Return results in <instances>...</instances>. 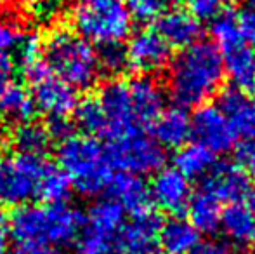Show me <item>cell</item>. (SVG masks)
Listing matches in <instances>:
<instances>
[{"label": "cell", "instance_id": "cell-1", "mask_svg": "<svg viewBox=\"0 0 255 254\" xmlns=\"http://www.w3.org/2000/svg\"><path fill=\"white\" fill-rule=\"evenodd\" d=\"M224 77L221 51L212 42L196 40L170 59L168 91L177 106H200L221 91Z\"/></svg>", "mask_w": 255, "mask_h": 254}, {"label": "cell", "instance_id": "cell-2", "mask_svg": "<svg viewBox=\"0 0 255 254\" xmlns=\"http://www.w3.org/2000/svg\"><path fill=\"white\" fill-rule=\"evenodd\" d=\"M70 181L44 155L16 152L0 159V202L28 204L35 199L63 202L70 193Z\"/></svg>", "mask_w": 255, "mask_h": 254}, {"label": "cell", "instance_id": "cell-3", "mask_svg": "<svg viewBox=\"0 0 255 254\" xmlns=\"http://www.w3.org/2000/svg\"><path fill=\"white\" fill-rule=\"evenodd\" d=\"M84 218L66 202H28L14 211L9 230L21 246L56 249L77 239Z\"/></svg>", "mask_w": 255, "mask_h": 254}, {"label": "cell", "instance_id": "cell-4", "mask_svg": "<svg viewBox=\"0 0 255 254\" xmlns=\"http://www.w3.org/2000/svg\"><path fill=\"white\" fill-rule=\"evenodd\" d=\"M59 169L70 185L82 195H98L104 192L113 178V164L96 136L66 134L57 146Z\"/></svg>", "mask_w": 255, "mask_h": 254}, {"label": "cell", "instance_id": "cell-5", "mask_svg": "<svg viewBox=\"0 0 255 254\" xmlns=\"http://www.w3.org/2000/svg\"><path fill=\"white\" fill-rule=\"evenodd\" d=\"M44 61L73 89H91L103 71L94 44L66 28L54 30L44 42Z\"/></svg>", "mask_w": 255, "mask_h": 254}, {"label": "cell", "instance_id": "cell-6", "mask_svg": "<svg viewBox=\"0 0 255 254\" xmlns=\"http://www.w3.org/2000/svg\"><path fill=\"white\" fill-rule=\"evenodd\" d=\"M132 19L130 10L122 0L80 3L73 14L77 33L101 47L122 44L130 37Z\"/></svg>", "mask_w": 255, "mask_h": 254}, {"label": "cell", "instance_id": "cell-7", "mask_svg": "<svg viewBox=\"0 0 255 254\" xmlns=\"http://www.w3.org/2000/svg\"><path fill=\"white\" fill-rule=\"evenodd\" d=\"M108 155L113 167H118L122 173L135 174V176L154 174L161 167H165V159H167L163 146L144 132H134L111 139Z\"/></svg>", "mask_w": 255, "mask_h": 254}, {"label": "cell", "instance_id": "cell-8", "mask_svg": "<svg viewBox=\"0 0 255 254\" xmlns=\"http://www.w3.org/2000/svg\"><path fill=\"white\" fill-rule=\"evenodd\" d=\"M28 78L31 82L30 94L35 110L47 117L51 122H64L66 117L75 112L78 105L77 89L54 75L47 64L30 71Z\"/></svg>", "mask_w": 255, "mask_h": 254}, {"label": "cell", "instance_id": "cell-9", "mask_svg": "<svg viewBox=\"0 0 255 254\" xmlns=\"http://www.w3.org/2000/svg\"><path fill=\"white\" fill-rule=\"evenodd\" d=\"M127 66L141 75H154L168 68L172 59V47L161 38L156 30L135 31L125 47Z\"/></svg>", "mask_w": 255, "mask_h": 254}, {"label": "cell", "instance_id": "cell-10", "mask_svg": "<svg viewBox=\"0 0 255 254\" xmlns=\"http://www.w3.org/2000/svg\"><path fill=\"white\" fill-rule=\"evenodd\" d=\"M191 136L212 153L229 152L238 139L229 119L217 105H200L191 117Z\"/></svg>", "mask_w": 255, "mask_h": 254}, {"label": "cell", "instance_id": "cell-11", "mask_svg": "<svg viewBox=\"0 0 255 254\" xmlns=\"http://www.w3.org/2000/svg\"><path fill=\"white\" fill-rule=\"evenodd\" d=\"M161 220L151 209L134 214L130 223L124 225L118 234L120 254H165L158 241Z\"/></svg>", "mask_w": 255, "mask_h": 254}, {"label": "cell", "instance_id": "cell-12", "mask_svg": "<svg viewBox=\"0 0 255 254\" xmlns=\"http://www.w3.org/2000/svg\"><path fill=\"white\" fill-rule=\"evenodd\" d=\"M149 195L151 202L156 204L161 211L177 216L186 209L191 199V185L188 178L175 167H161L154 173Z\"/></svg>", "mask_w": 255, "mask_h": 254}, {"label": "cell", "instance_id": "cell-13", "mask_svg": "<svg viewBox=\"0 0 255 254\" xmlns=\"http://www.w3.org/2000/svg\"><path fill=\"white\" fill-rule=\"evenodd\" d=\"M154 30L161 35L170 47L184 49L188 45L200 40L202 35V23L182 7H170L156 17Z\"/></svg>", "mask_w": 255, "mask_h": 254}, {"label": "cell", "instance_id": "cell-14", "mask_svg": "<svg viewBox=\"0 0 255 254\" xmlns=\"http://www.w3.org/2000/svg\"><path fill=\"white\" fill-rule=\"evenodd\" d=\"M208 192H212L219 200L226 202H240L247 199L249 192L252 190L250 178L240 166L231 164H215L210 173L205 176V185Z\"/></svg>", "mask_w": 255, "mask_h": 254}, {"label": "cell", "instance_id": "cell-15", "mask_svg": "<svg viewBox=\"0 0 255 254\" xmlns=\"http://www.w3.org/2000/svg\"><path fill=\"white\" fill-rule=\"evenodd\" d=\"M127 84L130 89L132 103H134L135 115H137L141 127L144 129L151 126L165 105L161 85L149 75H139V77L128 78Z\"/></svg>", "mask_w": 255, "mask_h": 254}, {"label": "cell", "instance_id": "cell-16", "mask_svg": "<svg viewBox=\"0 0 255 254\" xmlns=\"http://www.w3.org/2000/svg\"><path fill=\"white\" fill-rule=\"evenodd\" d=\"M219 228L231 246L242 249L255 248V214L247 204L231 202L222 209Z\"/></svg>", "mask_w": 255, "mask_h": 254}, {"label": "cell", "instance_id": "cell-17", "mask_svg": "<svg viewBox=\"0 0 255 254\" xmlns=\"http://www.w3.org/2000/svg\"><path fill=\"white\" fill-rule=\"evenodd\" d=\"M217 106L226 113L238 138H255V98L252 94L228 89L221 94Z\"/></svg>", "mask_w": 255, "mask_h": 254}, {"label": "cell", "instance_id": "cell-18", "mask_svg": "<svg viewBox=\"0 0 255 254\" xmlns=\"http://www.w3.org/2000/svg\"><path fill=\"white\" fill-rule=\"evenodd\" d=\"M151 126L154 139L163 148H181L191 138V117L182 106L163 108Z\"/></svg>", "mask_w": 255, "mask_h": 254}, {"label": "cell", "instance_id": "cell-19", "mask_svg": "<svg viewBox=\"0 0 255 254\" xmlns=\"http://www.w3.org/2000/svg\"><path fill=\"white\" fill-rule=\"evenodd\" d=\"M106 190H110L111 199H115L124 211L134 214H141L151 209V195L149 188L141 180V176L128 173L113 174Z\"/></svg>", "mask_w": 255, "mask_h": 254}, {"label": "cell", "instance_id": "cell-20", "mask_svg": "<svg viewBox=\"0 0 255 254\" xmlns=\"http://www.w3.org/2000/svg\"><path fill=\"white\" fill-rule=\"evenodd\" d=\"M224 75H228L233 89L252 94L255 91V49L240 44L222 54Z\"/></svg>", "mask_w": 255, "mask_h": 254}, {"label": "cell", "instance_id": "cell-21", "mask_svg": "<svg viewBox=\"0 0 255 254\" xmlns=\"http://www.w3.org/2000/svg\"><path fill=\"white\" fill-rule=\"evenodd\" d=\"M124 207L115 199H101L91 206L87 213V227L89 234H94L98 237L113 241L118 237L120 230L124 228Z\"/></svg>", "mask_w": 255, "mask_h": 254}, {"label": "cell", "instance_id": "cell-22", "mask_svg": "<svg viewBox=\"0 0 255 254\" xmlns=\"http://www.w3.org/2000/svg\"><path fill=\"white\" fill-rule=\"evenodd\" d=\"M158 241L165 254H189L200 244V232L179 216L161 223Z\"/></svg>", "mask_w": 255, "mask_h": 254}, {"label": "cell", "instance_id": "cell-23", "mask_svg": "<svg viewBox=\"0 0 255 254\" xmlns=\"http://www.w3.org/2000/svg\"><path fill=\"white\" fill-rule=\"evenodd\" d=\"M221 200L208 192L207 188L202 187V190L191 195L188 206L189 214V223L202 234H214L219 230V223H221V214L222 206Z\"/></svg>", "mask_w": 255, "mask_h": 254}, {"label": "cell", "instance_id": "cell-24", "mask_svg": "<svg viewBox=\"0 0 255 254\" xmlns=\"http://www.w3.org/2000/svg\"><path fill=\"white\" fill-rule=\"evenodd\" d=\"M175 153V169L184 174L188 180L205 178L215 166V153H212L207 146L200 143H186Z\"/></svg>", "mask_w": 255, "mask_h": 254}, {"label": "cell", "instance_id": "cell-25", "mask_svg": "<svg viewBox=\"0 0 255 254\" xmlns=\"http://www.w3.org/2000/svg\"><path fill=\"white\" fill-rule=\"evenodd\" d=\"M51 138L52 134L49 127L26 120V122L17 124L16 131L12 132V145L16 152L44 155V152L51 145Z\"/></svg>", "mask_w": 255, "mask_h": 254}, {"label": "cell", "instance_id": "cell-26", "mask_svg": "<svg viewBox=\"0 0 255 254\" xmlns=\"http://www.w3.org/2000/svg\"><path fill=\"white\" fill-rule=\"evenodd\" d=\"M33 112L35 106L30 91H26L21 85L12 84L0 96V117L10 120V122H26L30 120Z\"/></svg>", "mask_w": 255, "mask_h": 254}, {"label": "cell", "instance_id": "cell-27", "mask_svg": "<svg viewBox=\"0 0 255 254\" xmlns=\"http://www.w3.org/2000/svg\"><path fill=\"white\" fill-rule=\"evenodd\" d=\"M210 33L214 42L212 44L221 51V54H224L226 51L236 47V45L243 44L242 31L238 26V19H236L233 14H229L226 10L222 16H219L217 19L212 21Z\"/></svg>", "mask_w": 255, "mask_h": 254}, {"label": "cell", "instance_id": "cell-28", "mask_svg": "<svg viewBox=\"0 0 255 254\" xmlns=\"http://www.w3.org/2000/svg\"><path fill=\"white\" fill-rule=\"evenodd\" d=\"M14 54L19 59V64L23 66V70L26 71V75L30 71L40 68L44 61V44L40 42V38L33 33H23L19 44L16 47Z\"/></svg>", "mask_w": 255, "mask_h": 254}, {"label": "cell", "instance_id": "cell-29", "mask_svg": "<svg viewBox=\"0 0 255 254\" xmlns=\"http://www.w3.org/2000/svg\"><path fill=\"white\" fill-rule=\"evenodd\" d=\"M177 0H127L125 5L128 7L132 17L139 21H153L165 12L167 9L174 7Z\"/></svg>", "mask_w": 255, "mask_h": 254}, {"label": "cell", "instance_id": "cell-30", "mask_svg": "<svg viewBox=\"0 0 255 254\" xmlns=\"http://www.w3.org/2000/svg\"><path fill=\"white\" fill-rule=\"evenodd\" d=\"M23 37V30L16 21L0 16V59H7L16 52V47Z\"/></svg>", "mask_w": 255, "mask_h": 254}, {"label": "cell", "instance_id": "cell-31", "mask_svg": "<svg viewBox=\"0 0 255 254\" xmlns=\"http://www.w3.org/2000/svg\"><path fill=\"white\" fill-rule=\"evenodd\" d=\"M189 12L202 23V21H214L228 10L226 0H189Z\"/></svg>", "mask_w": 255, "mask_h": 254}, {"label": "cell", "instance_id": "cell-32", "mask_svg": "<svg viewBox=\"0 0 255 254\" xmlns=\"http://www.w3.org/2000/svg\"><path fill=\"white\" fill-rule=\"evenodd\" d=\"M99 63L101 70H106L110 73H120L124 68H127V58H125V49L122 44L104 45L99 52Z\"/></svg>", "mask_w": 255, "mask_h": 254}, {"label": "cell", "instance_id": "cell-33", "mask_svg": "<svg viewBox=\"0 0 255 254\" xmlns=\"http://www.w3.org/2000/svg\"><path fill=\"white\" fill-rule=\"evenodd\" d=\"M75 254H115V248L111 241L87 232V235L78 242Z\"/></svg>", "mask_w": 255, "mask_h": 254}, {"label": "cell", "instance_id": "cell-34", "mask_svg": "<svg viewBox=\"0 0 255 254\" xmlns=\"http://www.w3.org/2000/svg\"><path fill=\"white\" fill-rule=\"evenodd\" d=\"M61 16V0H47V2L33 3V17L38 23H52Z\"/></svg>", "mask_w": 255, "mask_h": 254}, {"label": "cell", "instance_id": "cell-35", "mask_svg": "<svg viewBox=\"0 0 255 254\" xmlns=\"http://www.w3.org/2000/svg\"><path fill=\"white\" fill-rule=\"evenodd\" d=\"M236 19H238V26L242 31V38L250 47L255 49V12L245 9Z\"/></svg>", "mask_w": 255, "mask_h": 254}, {"label": "cell", "instance_id": "cell-36", "mask_svg": "<svg viewBox=\"0 0 255 254\" xmlns=\"http://www.w3.org/2000/svg\"><path fill=\"white\" fill-rule=\"evenodd\" d=\"M238 160L240 167L249 174V178L255 180V141L247 143L238 150Z\"/></svg>", "mask_w": 255, "mask_h": 254}, {"label": "cell", "instance_id": "cell-37", "mask_svg": "<svg viewBox=\"0 0 255 254\" xmlns=\"http://www.w3.org/2000/svg\"><path fill=\"white\" fill-rule=\"evenodd\" d=\"M189 254H236V251L229 244H224V242L207 241L200 242Z\"/></svg>", "mask_w": 255, "mask_h": 254}, {"label": "cell", "instance_id": "cell-38", "mask_svg": "<svg viewBox=\"0 0 255 254\" xmlns=\"http://www.w3.org/2000/svg\"><path fill=\"white\" fill-rule=\"evenodd\" d=\"M14 84V71L9 59H0V96Z\"/></svg>", "mask_w": 255, "mask_h": 254}, {"label": "cell", "instance_id": "cell-39", "mask_svg": "<svg viewBox=\"0 0 255 254\" xmlns=\"http://www.w3.org/2000/svg\"><path fill=\"white\" fill-rule=\"evenodd\" d=\"M12 254H59L56 249L49 248H31V246H21L19 249H16Z\"/></svg>", "mask_w": 255, "mask_h": 254}, {"label": "cell", "instance_id": "cell-40", "mask_svg": "<svg viewBox=\"0 0 255 254\" xmlns=\"http://www.w3.org/2000/svg\"><path fill=\"white\" fill-rule=\"evenodd\" d=\"M7 228V214L2 207V202H0V235H3V230Z\"/></svg>", "mask_w": 255, "mask_h": 254}, {"label": "cell", "instance_id": "cell-41", "mask_svg": "<svg viewBox=\"0 0 255 254\" xmlns=\"http://www.w3.org/2000/svg\"><path fill=\"white\" fill-rule=\"evenodd\" d=\"M247 206L250 207V211L255 214V188L249 192V195H247Z\"/></svg>", "mask_w": 255, "mask_h": 254}, {"label": "cell", "instance_id": "cell-42", "mask_svg": "<svg viewBox=\"0 0 255 254\" xmlns=\"http://www.w3.org/2000/svg\"><path fill=\"white\" fill-rule=\"evenodd\" d=\"M5 248H7L5 237H3V235H0V254H5Z\"/></svg>", "mask_w": 255, "mask_h": 254}, {"label": "cell", "instance_id": "cell-43", "mask_svg": "<svg viewBox=\"0 0 255 254\" xmlns=\"http://www.w3.org/2000/svg\"><path fill=\"white\" fill-rule=\"evenodd\" d=\"M245 5L249 10H254L255 12V0H245Z\"/></svg>", "mask_w": 255, "mask_h": 254}, {"label": "cell", "instance_id": "cell-44", "mask_svg": "<svg viewBox=\"0 0 255 254\" xmlns=\"http://www.w3.org/2000/svg\"><path fill=\"white\" fill-rule=\"evenodd\" d=\"M9 3H12V0H0V9H2V7H7Z\"/></svg>", "mask_w": 255, "mask_h": 254}, {"label": "cell", "instance_id": "cell-45", "mask_svg": "<svg viewBox=\"0 0 255 254\" xmlns=\"http://www.w3.org/2000/svg\"><path fill=\"white\" fill-rule=\"evenodd\" d=\"M80 3H92V2H103V0H78Z\"/></svg>", "mask_w": 255, "mask_h": 254}, {"label": "cell", "instance_id": "cell-46", "mask_svg": "<svg viewBox=\"0 0 255 254\" xmlns=\"http://www.w3.org/2000/svg\"><path fill=\"white\" fill-rule=\"evenodd\" d=\"M31 3H37V2H47V0H30Z\"/></svg>", "mask_w": 255, "mask_h": 254}, {"label": "cell", "instance_id": "cell-47", "mask_svg": "<svg viewBox=\"0 0 255 254\" xmlns=\"http://www.w3.org/2000/svg\"><path fill=\"white\" fill-rule=\"evenodd\" d=\"M0 138H2V120H0Z\"/></svg>", "mask_w": 255, "mask_h": 254}]
</instances>
